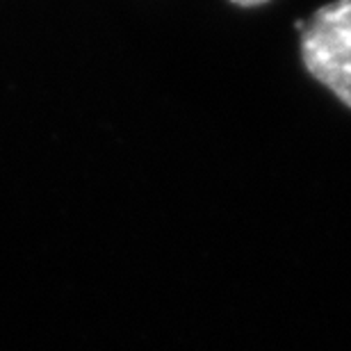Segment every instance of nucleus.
Instances as JSON below:
<instances>
[{"mask_svg": "<svg viewBox=\"0 0 351 351\" xmlns=\"http://www.w3.org/2000/svg\"><path fill=\"white\" fill-rule=\"evenodd\" d=\"M297 30L306 71L351 108V0L322 5Z\"/></svg>", "mask_w": 351, "mask_h": 351, "instance_id": "obj_1", "label": "nucleus"}, {"mask_svg": "<svg viewBox=\"0 0 351 351\" xmlns=\"http://www.w3.org/2000/svg\"><path fill=\"white\" fill-rule=\"evenodd\" d=\"M230 3L240 5V7H258V5H265V3H269V0H230Z\"/></svg>", "mask_w": 351, "mask_h": 351, "instance_id": "obj_2", "label": "nucleus"}]
</instances>
